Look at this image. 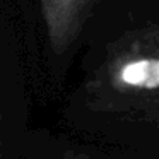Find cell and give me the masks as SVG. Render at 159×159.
Wrapping results in <instances>:
<instances>
[{
  "mask_svg": "<svg viewBox=\"0 0 159 159\" xmlns=\"http://www.w3.org/2000/svg\"><path fill=\"white\" fill-rule=\"evenodd\" d=\"M91 93L121 106L159 103V24L113 43L91 82Z\"/></svg>",
  "mask_w": 159,
  "mask_h": 159,
  "instance_id": "obj_1",
  "label": "cell"
},
{
  "mask_svg": "<svg viewBox=\"0 0 159 159\" xmlns=\"http://www.w3.org/2000/svg\"><path fill=\"white\" fill-rule=\"evenodd\" d=\"M94 0H41V14L50 45L63 53L86 22Z\"/></svg>",
  "mask_w": 159,
  "mask_h": 159,
  "instance_id": "obj_2",
  "label": "cell"
},
{
  "mask_svg": "<svg viewBox=\"0 0 159 159\" xmlns=\"http://www.w3.org/2000/svg\"><path fill=\"white\" fill-rule=\"evenodd\" d=\"M72 159H87V157H72Z\"/></svg>",
  "mask_w": 159,
  "mask_h": 159,
  "instance_id": "obj_3",
  "label": "cell"
}]
</instances>
